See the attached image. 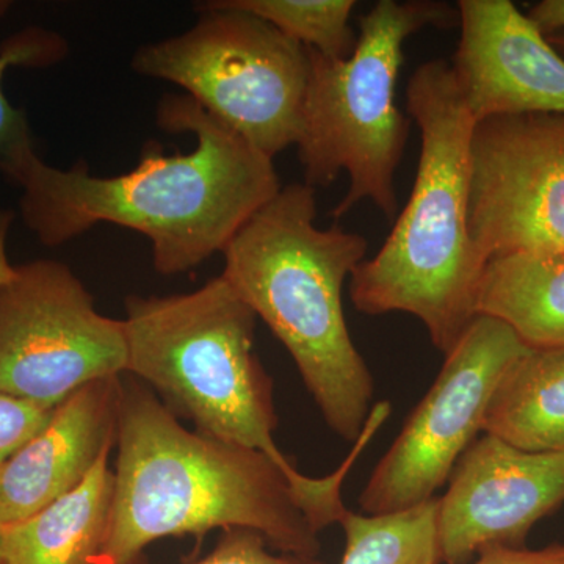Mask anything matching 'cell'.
Returning <instances> with one entry per match:
<instances>
[{
  "mask_svg": "<svg viewBox=\"0 0 564 564\" xmlns=\"http://www.w3.org/2000/svg\"><path fill=\"white\" fill-rule=\"evenodd\" d=\"M187 32L144 44L132 69L172 82L269 159L299 141L310 51L245 11L198 3Z\"/></svg>",
  "mask_w": 564,
  "mask_h": 564,
  "instance_id": "obj_7",
  "label": "cell"
},
{
  "mask_svg": "<svg viewBox=\"0 0 564 564\" xmlns=\"http://www.w3.org/2000/svg\"><path fill=\"white\" fill-rule=\"evenodd\" d=\"M109 530L91 564H141L165 538L250 529L284 554L318 556V534L348 508L302 488L270 456L185 429L122 375Z\"/></svg>",
  "mask_w": 564,
  "mask_h": 564,
  "instance_id": "obj_2",
  "label": "cell"
},
{
  "mask_svg": "<svg viewBox=\"0 0 564 564\" xmlns=\"http://www.w3.org/2000/svg\"><path fill=\"white\" fill-rule=\"evenodd\" d=\"M223 9L245 11L269 22L307 50L348 58L358 33L350 28L355 0H214Z\"/></svg>",
  "mask_w": 564,
  "mask_h": 564,
  "instance_id": "obj_19",
  "label": "cell"
},
{
  "mask_svg": "<svg viewBox=\"0 0 564 564\" xmlns=\"http://www.w3.org/2000/svg\"><path fill=\"white\" fill-rule=\"evenodd\" d=\"M54 408L0 393V466L36 436Z\"/></svg>",
  "mask_w": 564,
  "mask_h": 564,
  "instance_id": "obj_21",
  "label": "cell"
},
{
  "mask_svg": "<svg viewBox=\"0 0 564 564\" xmlns=\"http://www.w3.org/2000/svg\"><path fill=\"white\" fill-rule=\"evenodd\" d=\"M406 99L422 141L413 192L381 250L352 272L350 295L362 314L414 315L447 355L478 317L486 267L469 226L475 120L443 58L414 70Z\"/></svg>",
  "mask_w": 564,
  "mask_h": 564,
  "instance_id": "obj_4",
  "label": "cell"
},
{
  "mask_svg": "<svg viewBox=\"0 0 564 564\" xmlns=\"http://www.w3.org/2000/svg\"><path fill=\"white\" fill-rule=\"evenodd\" d=\"M14 218H17L14 210L0 209V285L11 280L17 270V265H11L9 252H7V242H9Z\"/></svg>",
  "mask_w": 564,
  "mask_h": 564,
  "instance_id": "obj_24",
  "label": "cell"
},
{
  "mask_svg": "<svg viewBox=\"0 0 564 564\" xmlns=\"http://www.w3.org/2000/svg\"><path fill=\"white\" fill-rule=\"evenodd\" d=\"M126 370L124 322L98 313L66 263H22L0 285V393L55 408Z\"/></svg>",
  "mask_w": 564,
  "mask_h": 564,
  "instance_id": "obj_8",
  "label": "cell"
},
{
  "mask_svg": "<svg viewBox=\"0 0 564 564\" xmlns=\"http://www.w3.org/2000/svg\"><path fill=\"white\" fill-rule=\"evenodd\" d=\"M437 497L391 514L348 510L340 525L345 552L340 564H441Z\"/></svg>",
  "mask_w": 564,
  "mask_h": 564,
  "instance_id": "obj_17",
  "label": "cell"
},
{
  "mask_svg": "<svg viewBox=\"0 0 564 564\" xmlns=\"http://www.w3.org/2000/svg\"><path fill=\"white\" fill-rule=\"evenodd\" d=\"M193 564H326L318 556L284 554L270 547L261 533L250 529L223 532L214 551Z\"/></svg>",
  "mask_w": 564,
  "mask_h": 564,
  "instance_id": "obj_20",
  "label": "cell"
},
{
  "mask_svg": "<svg viewBox=\"0 0 564 564\" xmlns=\"http://www.w3.org/2000/svg\"><path fill=\"white\" fill-rule=\"evenodd\" d=\"M469 226L486 263L564 251V115L475 122Z\"/></svg>",
  "mask_w": 564,
  "mask_h": 564,
  "instance_id": "obj_10",
  "label": "cell"
},
{
  "mask_svg": "<svg viewBox=\"0 0 564 564\" xmlns=\"http://www.w3.org/2000/svg\"><path fill=\"white\" fill-rule=\"evenodd\" d=\"M459 24L456 7L437 0H380L359 18L350 57L310 51L311 74L296 148L304 184L326 187L347 173L350 185L333 210L343 218L370 202L392 220L395 173L410 121L395 102L406 40L426 28Z\"/></svg>",
  "mask_w": 564,
  "mask_h": 564,
  "instance_id": "obj_6",
  "label": "cell"
},
{
  "mask_svg": "<svg viewBox=\"0 0 564 564\" xmlns=\"http://www.w3.org/2000/svg\"><path fill=\"white\" fill-rule=\"evenodd\" d=\"M452 63L475 122L564 115V57L510 0H459Z\"/></svg>",
  "mask_w": 564,
  "mask_h": 564,
  "instance_id": "obj_12",
  "label": "cell"
},
{
  "mask_svg": "<svg viewBox=\"0 0 564 564\" xmlns=\"http://www.w3.org/2000/svg\"><path fill=\"white\" fill-rule=\"evenodd\" d=\"M126 373L150 388L195 432L270 456L295 484L343 507V484L362 448L339 469L310 477L274 441V384L254 352L258 315L221 276L173 295L126 299Z\"/></svg>",
  "mask_w": 564,
  "mask_h": 564,
  "instance_id": "obj_5",
  "label": "cell"
},
{
  "mask_svg": "<svg viewBox=\"0 0 564 564\" xmlns=\"http://www.w3.org/2000/svg\"><path fill=\"white\" fill-rule=\"evenodd\" d=\"M469 564H564V545L544 549L496 547L475 556Z\"/></svg>",
  "mask_w": 564,
  "mask_h": 564,
  "instance_id": "obj_22",
  "label": "cell"
},
{
  "mask_svg": "<svg viewBox=\"0 0 564 564\" xmlns=\"http://www.w3.org/2000/svg\"><path fill=\"white\" fill-rule=\"evenodd\" d=\"M529 350L507 323L478 315L375 467L359 497L362 514L399 513L436 499L455 464L484 433L497 386Z\"/></svg>",
  "mask_w": 564,
  "mask_h": 564,
  "instance_id": "obj_9",
  "label": "cell"
},
{
  "mask_svg": "<svg viewBox=\"0 0 564 564\" xmlns=\"http://www.w3.org/2000/svg\"><path fill=\"white\" fill-rule=\"evenodd\" d=\"M163 132H191L195 150L147 152L120 176L96 177L87 163L70 169L33 159L21 187V217L43 247L57 248L109 223L143 234L155 272H191L231 243L256 212L281 191L272 159L215 120L191 96L159 104Z\"/></svg>",
  "mask_w": 564,
  "mask_h": 564,
  "instance_id": "obj_1",
  "label": "cell"
},
{
  "mask_svg": "<svg viewBox=\"0 0 564 564\" xmlns=\"http://www.w3.org/2000/svg\"><path fill=\"white\" fill-rule=\"evenodd\" d=\"M484 433L533 454L564 452V347L532 348L510 367Z\"/></svg>",
  "mask_w": 564,
  "mask_h": 564,
  "instance_id": "obj_16",
  "label": "cell"
},
{
  "mask_svg": "<svg viewBox=\"0 0 564 564\" xmlns=\"http://www.w3.org/2000/svg\"><path fill=\"white\" fill-rule=\"evenodd\" d=\"M122 377L70 393L47 425L0 466V533L84 484L117 447Z\"/></svg>",
  "mask_w": 564,
  "mask_h": 564,
  "instance_id": "obj_13",
  "label": "cell"
},
{
  "mask_svg": "<svg viewBox=\"0 0 564 564\" xmlns=\"http://www.w3.org/2000/svg\"><path fill=\"white\" fill-rule=\"evenodd\" d=\"M9 9V2H0V17ZM66 54V41L58 33L40 28L13 33L0 44V174L11 184L20 185L25 170L39 154L33 144L28 113L11 106L3 93V74L11 66L47 68L62 62Z\"/></svg>",
  "mask_w": 564,
  "mask_h": 564,
  "instance_id": "obj_18",
  "label": "cell"
},
{
  "mask_svg": "<svg viewBox=\"0 0 564 564\" xmlns=\"http://www.w3.org/2000/svg\"><path fill=\"white\" fill-rule=\"evenodd\" d=\"M315 188L295 182L245 223L220 276L292 356L323 421L355 443L375 383L344 313L345 281L366 261V237L315 225Z\"/></svg>",
  "mask_w": 564,
  "mask_h": 564,
  "instance_id": "obj_3",
  "label": "cell"
},
{
  "mask_svg": "<svg viewBox=\"0 0 564 564\" xmlns=\"http://www.w3.org/2000/svg\"><path fill=\"white\" fill-rule=\"evenodd\" d=\"M477 313L507 323L529 347H564V251L491 259Z\"/></svg>",
  "mask_w": 564,
  "mask_h": 564,
  "instance_id": "obj_15",
  "label": "cell"
},
{
  "mask_svg": "<svg viewBox=\"0 0 564 564\" xmlns=\"http://www.w3.org/2000/svg\"><path fill=\"white\" fill-rule=\"evenodd\" d=\"M549 43L555 47L556 51L564 57V33H558V35L549 36Z\"/></svg>",
  "mask_w": 564,
  "mask_h": 564,
  "instance_id": "obj_25",
  "label": "cell"
},
{
  "mask_svg": "<svg viewBox=\"0 0 564 564\" xmlns=\"http://www.w3.org/2000/svg\"><path fill=\"white\" fill-rule=\"evenodd\" d=\"M437 497L444 564H469L488 549L524 547L545 516L564 503V452L533 454L481 433Z\"/></svg>",
  "mask_w": 564,
  "mask_h": 564,
  "instance_id": "obj_11",
  "label": "cell"
},
{
  "mask_svg": "<svg viewBox=\"0 0 564 564\" xmlns=\"http://www.w3.org/2000/svg\"><path fill=\"white\" fill-rule=\"evenodd\" d=\"M110 455L74 491L0 533V564H91L110 524L115 485Z\"/></svg>",
  "mask_w": 564,
  "mask_h": 564,
  "instance_id": "obj_14",
  "label": "cell"
},
{
  "mask_svg": "<svg viewBox=\"0 0 564 564\" xmlns=\"http://www.w3.org/2000/svg\"><path fill=\"white\" fill-rule=\"evenodd\" d=\"M544 36L564 33V0H541L527 13Z\"/></svg>",
  "mask_w": 564,
  "mask_h": 564,
  "instance_id": "obj_23",
  "label": "cell"
}]
</instances>
